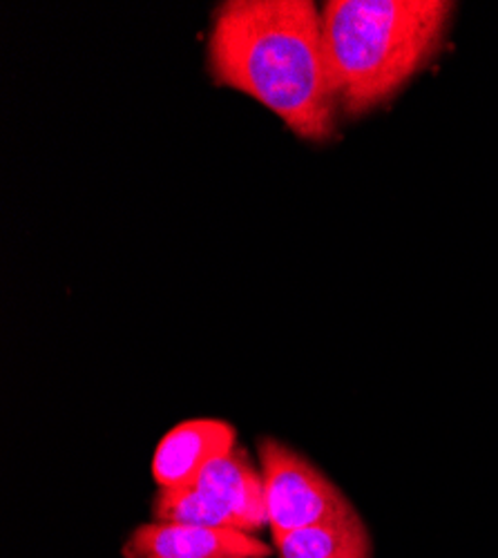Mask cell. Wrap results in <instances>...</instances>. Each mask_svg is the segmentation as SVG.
Masks as SVG:
<instances>
[{
    "label": "cell",
    "mask_w": 498,
    "mask_h": 558,
    "mask_svg": "<svg viewBox=\"0 0 498 558\" xmlns=\"http://www.w3.org/2000/svg\"><path fill=\"white\" fill-rule=\"evenodd\" d=\"M206 52L217 85L255 99L304 142L333 138L340 106L311 0H226L212 12Z\"/></svg>",
    "instance_id": "6da1fadb"
},
{
    "label": "cell",
    "mask_w": 498,
    "mask_h": 558,
    "mask_svg": "<svg viewBox=\"0 0 498 558\" xmlns=\"http://www.w3.org/2000/svg\"><path fill=\"white\" fill-rule=\"evenodd\" d=\"M457 3L449 0H329L320 8L340 110L387 104L440 52Z\"/></svg>",
    "instance_id": "7a4b0ae2"
},
{
    "label": "cell",
    "mask_w": 498,
    "mask_h": 558,
    "mask_svg": "<svg viewBox=\"0 0 498 558\" xmlns=\"http://www.w3.org/2000/svg\"><path fill=\"white\" fill-rule=\"evenodd\" d=\"M257 449L274 543L302 527L357 511L342 489L300 451L276 438H259Z\"/></svg>",
    "instance_id": "3957f363"
},
{
    "label": "cell",
    "mask_w": 498,
    "mask_h": 558,
    "mask_svg": "<svg viewBox=\"0 0 498 558\" xmlns=\"http://www.w3.org/2000/svg\"><path fill=\"white\" fill-rule=\"evenodd\" d=\"M123 554L125 558H266L270 547L238 530L153 521L127 536Z\"/></svg>",
    "instance_id": "277c9868"
},
{
    "label": "cell",
    "mask_w": 498,
    "mask_h": 558,
    "mask_svg": "<svg viewBox=\"0 0 498 558\" xmlns=\"http://www.w3.org/2000/svg\"><path fill=\"white\" fill-rule=\"evenodd\" d=\"M238 432L226 421L199 417L170 429L155 449L153 478L159 487H195L212 460L235 449Z\"/></svg>",
    "instance_id": "5b68a950"
},
{
    "label": "cell",
    "mask_w": 498,
    "mask_h": 558,
    "mask_svg": "<svg viewBox=\"0 0 498 558\" xmlns=\"http://www.w3.org/2000/svg\"><path fill=\"white\" fill-rule=\"evenodd\" d=\"M195 487L238 517L248 534L268 525L264 476L255 470L248 451L235 447L212 460Z\"/></svg>",
    "instance_id": "8992f818"
},
{
    "label": "cell",
    "mask_w": 498,
    "mask_h": 558,
    "mask_svg": "<svg viewBox=\"0 0 498 558\" xmlns=\"http://www.w3.org/2000/svg\"><path fill=\"white\" fill-rule=\"evenodd\" d=\"M280 558H374V541L357 511L302 527L276 543Z\"/></svg>",
    "instance_id": "52a82bcc"
},
{
    "label": "cell",
    "mask_w": 498,
    "mask_h": 558,
    "mask_svg": "<svg viewBox=\"0 0 498 558\" xmlns=\"http://www.w3.org/2000/svg\"><path fill=\"white\" fill-rule=\"evenodd\" d=\"M153 521L174 523V525H195V527L238 530L248 534L246 525L238 517H233L229 509L221 507L217 500H212L197 487H186V489L159 487L153 500Z\"/></svg>",
    "instance_id": "ba28073f"
}]
</instances>
